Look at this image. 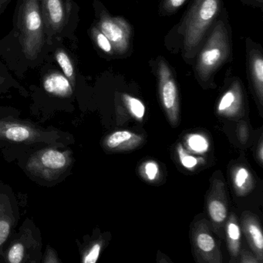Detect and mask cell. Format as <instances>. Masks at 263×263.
I'll return each mask as SVG.
<instances>
[{
	"mask_svg": "<svg viewBox=\"0 0 263 263\" xmlns=\"http://www.w3.org/2000/svg\"><path fill=\"white\" fill-rule=\"evenodd\" d=\"M144 172L147 179L154 181L156 179L158 173H159V167L156 163L154 161H149L144 164Z\"/></svg>",
	"mask_w": 263,
	"mask_h": 263,
	"instance_id": "cell-29",
	"label": "cell"
},
{
	"mask_svg": "<svg viewBox=\"0 0 263 263\" xmlns=\"http://www.w3.org/2000/svg\"><path fill=\"white\" fill-rule=\"evenodd\" d=\"M241 130H240V133H241V139L242 140V141H246L247 140V132H246V130H245V129L246 128V126H242V127H241Z\"/></svg>",
	"mask_w": 263,
	"mask_h": 263,
	"instance_id": "cell-31",
	"label": "cell"
},
{
	"mask_svg": "<svg viewBox=\"0 0 263 263\" xmlns=\"http://www.w3.org/2000/svg\"><path fill=\"white\" fill-rule=\"evenodd\" d=\"M42 238L32 220L27 219L4 248L2 261L10 263H37L42 260Z\"/></svg>",
	"mask_w": 263,
	"mask_h": 263,
	"instance_id": "cell-5",
	"label": "cell"
},
{
	"mask_svg": "<svg viewBox=\"0 0 263 263\" xmlns=\"http://www.w3.org/2000/svg\"><path fill=\"white\" fill-rule=\"evenodd\" d=\"M72 163L71 151L45 147L30 157L26 164V169L31 176L47 182H53L68 172Z\"/></svg>",
	"mask_w": 263,
	"mask_h": 263,
	"instance_id": "cell-6",
	"label": "cell"
},
{
	"mask_svg": "<svg viewBox=\"0 0 263 263\" xmlns=\"http://www.w3.org/2000/svg\"><path fill=\"white\" fill-rule=\"evenodd\" d=\"M196 245L204 253H210L215 249V241L213 237L207 232H201L196 237Z\"/></svg>",
	"mask_w": 263,
	"mask_h": 263,
	"instance_id": "cell-25",
	"label": "cell"
},
{
	"mask_svg": "<svg viewBox=\"0 0 263 263\" xmlns=\"http://www.w3.org/2000/svg\"><path fill=\"white\" fill-rule=\"evenodd\" d=\"M90 35H91L93 43L99 50L109 56H113L115 54V50H114L113 46L110 44V41L96 26H93L92 27L90 30Z\"/></svg>",
	"mask_w": 263,
	"mask_h": 263,
	"instance_id": "cell-19",
	"label": "cell"
},
{
	"mask_svg": "<svg viewBox=\"0 0 263 263\" xmlns=\"http://www.w3.org/2000/svg\"><path fill=\"white\" fill-rule=\"evenodd\" d=\"M59 43L53 44L50 47V51L53 50V59L59 66L61 72L70 81L73 87H75L77 74L74 63L69 52L64 47L60 45Z\"/></svg>",
	"mask_w": 263,
	"mask_h": 263,
	"instance_id": "cell-15",
	"label": "cell"
},
{
	"mask_svg": "<svg viewBox=\"0 0 263 263\" xmlns=\"http://www.w3.org/2000/svg\"><path fill=\"white\" fill-rule=\"evenodd\" d=\"M178 156H179L180 161L181 164L184 167L187 169H192L196 167L198 164V160L195 157L192 156L190 154L187 153L184 147H181V145L178 147Z\"/></svg>",
	"mask_w": 263,
	"mask_h": 263,
	"instance_id": "cell-26",
	"label": "cell"
},
{
	"mask_svg": "<svg viewBox=\"0 0 263 263\" xmlns=\"http://www.w3.org/2000/svg\"><path fill=\"white\" fill-rule=\"evenodd\" d=\"M41 262L43 263H61V260L58 256V252L50 246H47L45 253L43 255Z\"/></svg>",
	"mask_w": 263,
	"mask_h": 263,
	"instance_id": "cell-28",
	"label": "cell"
},
{
	"mask_svg": "<svg viewBox=\"0 0 263 263\" xmlns=\"http://www.w3.org/2000/svg\"><path fill=\"white\" fill-rule=\"evenodd\" d=\"M67 2L69 3H73L74 2V0H67Z\"/></svg>",
	"mask_w": 263,
	"mask_h": 263,
	"instance_id": "cell-33",
	"label": "cell"
},
{
	"mask_svg": "<svg viewBox=\"0 0 263 263\" xmlns=\"http://www.w3.org/2000/svg\"><path fill=\"white\" fill-rule=\"evenodd\" d=\"M247 67L249 81L259 104L263 101V57L261 52L248 44Z\"/></svg>",
	"mask_w": 263,
	"mask_h": 263,
	"instance_id": "cell-11",
	"label": "cell"
},
{
	"mask_svg": "<svg viewBox=\"0 0 263 263\" xmlns=\"http://www.w3.org/2000/svg\"><path fill=\"white\" fill-rule=\"evenodd\" d=\"M256 1H258V3L261 4V3H262L263 0H256Z\"/></svg>",
	"mask_w": 263,
	"mask_h": 263,
	"instance_id": "cell-34",
	"label": "cell"
},
{
	"mask_svg": "<svg viewBox=\"0 0 263 263\" xmlns=\"http://www.w3.org/2000/svg\"><path fill=\"white\" fill-rule=\"evenodd\" d=\"M46 36L50 47L63 39H74L78 23V6L67 0H40Z\"/></svg>",
	"mask_w": 263,
	"mask_h": 263,
	"instance_id": "cell-3",
	"label": "cell"
},
{
	"mask_svg": "<svg viewBox=\"0 0 263 263\" xmlns=\"http://www.w3.org/2000/svg\"><path fill=\"white\" fill-rule=\"evenodd\" d=\"M186 143L189 148L196 153H204L209 150V141L203 135L198 134L189 135Z\"/></svg>",
	"mask_w": 263,
	"mask_h": 263,
	"instance_id": "cell-24",
	"label": "cell"
},
{
	"mask_svg": "<svg viewBox=\"0 0 263 263\" xmlns=\"http://www.w3.org/2000/svg\"><path fill=\"white\" fill-rule=\"evenodd\" d=\"M123 100L130 114L137 119L142 120L145 115V107L144 104L138 98L128 95H123Z\"/></svg>",
	"mask_w": 263,
	"mask_h": 263,
	"instance_id": "cell-22",
	"label": "cell"
},
{
	"mask_svg": "<svg viewBox=\"0 0 263 263\" xmlns=\"http://www.w3.org/2000/svg\"><path fill=\"white\" fill-rule=\"evenodd\" d=\"M156 71L158 90L163 107L169 120L173 124H176L179 115V98L173 72L167 61L161 58L157 63Z\"/></svg>",
	"mask_w": 263,
	"mask_h": 263,
	"instance_id": "cell-9",
	"label": "cell"
},
{
	"mask_svg": "<svg viewBox=\"0 0 263 263\" xmlns=\"http://www.w3.org/2000/svg\"><path fill=\"white\" fill-rule=\"evenodd\" d=\"M258 158H259L260 161L262 162L263 159V146L261 143H260L259 150H258Z\"/></svg>",
	"mask_w": 263,
	"mask_h": 263,
	"instance_id": "cell-32",
	"label": "cell"
},
{
	"mask_svg": "<svg viewBox=\"0 0 263 263\" xmlns=\"http://www.w3.org/2000/svg\"><path fill=\"white\" fill-rule=\"evenodd\" d=\"M62 133L56 130H45L33 123L13 118H0V140L20 144L45 143L62 145Z\"/></svg>",
	"mask_w": 263,
	"mask_h": 263,
	"instance_id": "cell-7",
	"label": "cell"
},
{
	"mask_svg": "<svg viewBox=\"0 0 263 263\" xmlns=\"http://www.w3.org/2000/svg\"><path fill=\"white\" fill-rule=\"evenodd\" d=\"M102 249V241H96L90 243L87 248L83 249L81 261L83 263H95L99 258Z\"/></svg>",
	"mask_w": 263,
	"mask_h": 263,
	"instance_id": "cell-23",
	"label": "cell"
},
{
	"mask_svg": "<svg viewBox=\"0 0 263 263\" xmlns=\"http://www.w3.org/2000/svg\"><path fill=\"white\" fill-rule=\"evenodd\" d=\"M19 218V208L14 194L8 185L0 183V261Z\"/></svg>",
	"mask_w": 263,
	"mask_h": 263,
	"instance_id": "cell-10",
	"label": "cell"
},
{
	"mask_svg": "<svg viewBox=\"0 0 263 263\" xmlns=\"http://www.w3.org/2000/svg\"><path fill=\"white\" fill-rule=\"evenodd\" d=\"M43 88L46 93L60 98H69L73 95V88L68 79L58 70H48L43 77Z\"/></svg>",
	"mask_w": 263,
	"mask_h": 263,
	"instance_id": "cell-12",
	"label": "cell"
},
{
	"mask_svg": "<svg viewBox=\"0 0 263 263\" xmlns=\"http://www.w3.org/2000/svg\"><path fill=\"white\" fill-rule=\"evenodd\" d=\"M246 235L249 239L250 246L255 251L260 259H262L263 235L261 228L256 221L249 219L244 224Z\"/></svg>",
	"mask_w": 263,
	"mask_h": 263,
	"instance_id": "cell-16",
	"label": "cell"
},
{
	"mask_svg": "<svg viewBox=\"0 0 263 263\" xmlns=\"http://www.w3.org/2000/svg\"><path fill=\"white\" fill-rule=\"evenodd\" d=\"M187 0H164L162 9L164 13L172 14L179 10Z\"/></svg>",
	"mask_w": 263,
	"mask_h": 263,
	"instance_id": "cell-27",
	"label": "cell"
},
{
	"mask_svg": "<svg viewBox=\"0 0 263 263\" xmlns=\"http://www.w3.org/2000/svg\"><path fill=\"white\" fill-rule=\"evenodd\" d=\"M50 52L40 0H16L13 29L0 41V56L23 76L44 64Z\"/></svg>",
	"mask_w": 263,
	"mask_h": 263,
	"instance_id": "cell-1",
	"label": "cell"
},
{
	"mask_svg": "<svg viewBox=\"0 0 263 263\" xmlns=\"http://www.w3.org/2000/svg\"><path fill=\"white\" fill-rule=\"evenodd\" d=\"M234 184L238 193L243 194L250 187V173L246 167H240L234 174Z\"/></svg>",
	"mask_w": 263,
	"mask_h": 263,
	"instance_id": "cell-21",
	"label": "cell"
},
{
	"mask_svg": "<svg viewBox=\"0 0 263 263\" xmlns=\"http://www.w3.org/2000/svg\"><path fill=\"white\" fill-rule=\"evenodd\" d=\"M141 137L128 130L114 132L106 138L104 145L110 150H129L139 145Z\"/></svg>",
	"mask_w": 263,
	"mask_h": 263,
	"instance_id": "cell-14",
	"label": "cell"
},
{
	"mask_svg": "<svg viewBox=\"0 0 263 263\" xmlns=\"http://www.w3.org/2000/svg\"><path fill=\"white\" fill-rule=\"evenodd\" d=\"M12 0H0V15L2 14Z\"/></svg>",
	"mask_w": 263,
	"mask_h": 263,
	"instance_id": "cell-30",
	"label": "cell"
},
{
	"mask_svg": "<svg viewBox=\"0 0 263 263\" xmlns=\"http://www.w3.org/2000/svg\"><path fill=\"white\" fill-rule=\"evenodd\" d=\"M13 88L22 90L21 84L10 74L7 66L0 63V93H7Z\"/></svg>",
	"mask_w": 263,
	"mask_h": 263,
	"instance_id": "cell-20",
	"label": "cell"
},
{
	"mask_svg": "<svg viewBox=\"0 0 263 263\" xmlns=\"http://www.w3.org/2000/svg\"><path fill=\"white\" fill-rule=\"evenodd\" d=\"M208 210L211 218L215 223L222 222L227 217V208L226 204L218 198H213L209 201Z\"/></svg>",
	"mask_w": 263,
	"mask_h": 263,
	"instance_id": "cell-18",
	"label": "cell"
},
{
	"mask_svg": "<svg viewBox=\"0 0 263 263\" xmlns=\"http://www.w3.org/2000/svg\"><path fill=\"white\" fill-rule=\"evenodd\" d=\"M227 235L231 253L232 255H236L239 250L241 231L234 217H231L228 223Z\"/></svg>",
	"mask_w": 263,
	"mask_h": 263,
	"instance_id": "cell-17",
	"label": "cell"
},
{
	"mask_svg": "<svg viewBox=\"0 0 263 263\" xmlns=\"http://www.w3.org/2000/svg\"><path fill=\"white\" fill-rule=\"evenodd\" d=\"M198 53L195 73L200 81L207 82L230 57V36L224 21L215 24Z\"/></svg>",
	"mask_w": 263,
	"mask_h": 263,
	"instance_id": "cell-4",
	"label": "cell"
},
{
	"mask_svg": "<svg viewBox=\"0 0 263 263\" xmlns=\"http://www.w3.org/2000/svg\"><path fill=\"white\" fill-rule=\"evenodd\" d=\"M242 104L241 83L239 81H235L221 96L218 104V112L224 116H234L241 110Z\"/></svg>",
	"mask_w": 263,
	"mask_h": 263,
	"instance_id": "cell-13",
	"label": "cell"
},
{
	"mask_svg": "<svg viewBox=\"0 0 263 263\" xmlns=\"http://www.w3.org/2000/svg\"><path fill=\"white\" fill-rule=\"evenodd\" d=\"M95 8L98 18L95 26L110 41L115 53L125 54L130 49L132 41V30L130 24L124 18L110 16L97 0H95Z\"/></svg>",
	"mask_w": 263,
	"mask_h": 263,
	"instance_id": "cell-8",
	"label": "cell"
},
{
	"mask_svg": "<svg viewBox=\"0 0 263 263\" xmlns=\"http://www.w3.org/2000/svg\"><path fill=\"white\" fill-rule=\"evenodd\" d=\"M221 0H194L180 27L184 56L192 59L201 48L221 10Z\"/></svg>",
	"mask_w": 263,
	"mask_h": 263,
	"instance_id": "cell-2",
	"label": "cell"
}]
</instances>
